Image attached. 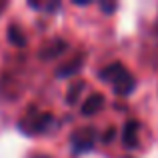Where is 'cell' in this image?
Instances as JSON below:
<instances>
[{
  "label": "cell",
  "mask_w": 158,
  "mask_h": 158,
  "mask_svg": "<svg viewBox=\"0 0 158 158\" xmlns=\"http://www.w3.org/2000/svg\"><path fill=\"white\" fill-rule=\"evenodd\" d=\"M100 76L104 78L106 82H110V84L114 86V90H116L118 94H122V96L130 94L132 90H134V86H136L132 74H128V70L124 68L120 62L110 64L106 70H102V72H100Z\"/></svg>",
  "instance_id": "obj_1"
},
{
  "label": "cell",
  "mask_w": 158,
  "mask_h": 158,
  "mask_svg": "<svg viewBox=\"0 0 158 158\" xmlns=\"http://www.w3.org/2000/svg\"><path fill=\"white\" fill-rule=\"evenodd\" d=\"M122 142L126 148H136L138 146V122L130 120L124 126V134H122Z\"/></svg>",
  "instance_id": "obj_2"
},
{
  "label": "cell",
  "mask_w": 158,
  "mask_h": 158,
  "mask_svg": "<svg viewBox=\"0 0 158 158\" xmlns=\"http://www.w3.org/2000/svg\"><path fill=\"white\" fill-rule=\"evenodd\" d=\"M102 106H104V96H102V94H92V96H88L86 102L82 104V114L92 116V114H96Z\"/></svg>",
  "instance_id": "obj_3"
},
{
  "label": "cell",
  "mask_w": 158,
  "mask_h": 158,
  "mask_svg": "<svg viewBox=\"0 0 158 158\" xmlns=\"http://www.w3.org/2000/svg\"><path fill=\"white\" fill-rule=\"evenodd\" d=\"M72 142L76 144L78 150H90V148L94 146V130H92V128H88L86 134H74L72 136Z\"/></svg>",
  "instance_id": "obj_4"
},
{
  "label": "cell",
  "mask_w": 158,
  "mask_h": 158,
  "mask_svg": "<svg viewBox=\"0 0 158 158\" xmlns=\"http://www.w3.org/2000/svg\"><path fill=\"white\" fill-rule=\"evenodd\" d=\"M84 90V82H74L72 86H70V90H68V94H66V100H68V104H76V100H78V92H82Z\"/></svg>",
  "instance_id": "obj_5"
},
{
  "label": "cell",
  "mask_w": 158,
  "mask_h": 158,
  "mask_svg": "<svg viewBox=\"0 0 158 158\" xmlns=\"http://www.w3.org/2000/svg\"><path fill=\"white\" fill-rule=\"evenodd\" d=\"M8 38H10V42L18 44V46H24V42H26V38H24V36H20L16 28H10V32H8Z\"/></svg>",
  "instance_id": "obj_6"
},
{
  "label": "cell",
  "mask_w": 158,
  "mask_h": 158,
  "mask_svg": "<svg viewBox=\"0 0 158 158\" xmlns=\"http://www.w3.org/2000/svg\"><path fill=\"white\" fill-rule=\"evenodd\" d=\"M80 60H76V62H72V66L70 68H62V70H58V76H70V74H74L78 68H80Z\"/></svg>",
  "instance_id": "obj_7"
},
{
  "label": "cell",
  "mask_w": 158,
  "mask_h": 158,
  "mask_svg": "<svg viewBox=\"0 0 158 158\" xmlns=\"http://www.w3.org/2000/svg\"><path fill=\"white\" fill-rule=\"evenodd\" d=\"M114 134H116V130H114V128H110V130L104 134V142H110V140L114 138Z\"/></svg>",
  "instance_id": "obj_8"
},
{
  "label": "cell",
  "mask_w": 158,
  "mask_h": 158,
  "mask_svg": "<svg viewBox=\"0 0 158 158\" xmlns=\"http://www.w3.org/2000/svg\"><path fill=\"white\" fill-rule=\"evenodd\" d=\"M102 10H106V12H114V10H116V4H102Z\"/></svg>",
  "instance_id": "obj_9"
},
{
  "label": "cell",
  "mask_w": 158,
  "mask_h": 158,
  "mask_svg": "<svg viewBox=\"0 0 158 158\" xmlns=\"http://www.w3.org/2000/svg\"><path fill=\"white\" fill-rule=\"evenodd\" d=\"M74 4H76V6H88L90 2H86V0H74Z\"/></svg>",
  "instance_id": "obj_10"
}]
</instances>
